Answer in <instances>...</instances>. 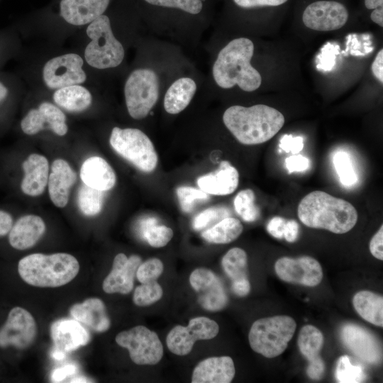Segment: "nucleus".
Wrapping results in <instances>:
<instances>
[{
  "instance_id": "f257e3e1",
  "label": "nucleus",
  "mask_w": 383,
  "mask_h": 383,
  "mask_svg": "<svg viewBox=\"0 0 383 383\" xmlns=\"http://www.w3.org/2000/svg\"><path fill=\"white\" fill-rule=\"evenodd\" d=\"M223 121L239 143L252 145L272 138L282 128L285 119L280 111L265 104L250 107L234 105L224 111Z\"/></svg>"
},
{
  "instance_id": "f03ea898",
  "label": "nucleus",
  "mask_w": 383,
  "mask_h": 383,
  "mask_svg": "<svg viewBox=\"0 0 383 383\" xmlns=\"http://www.w3.org/2000/svg\"><path fill=\"white\" fill-rule=\"evenodd\" d=\"M297 214L307 227L337 234L350 231L357 221V212L348 201L323 191H313L299 202Z\"/></svg>"
},
{
  "instance_id": "7ed1b4c3",
  "label": "nucleus",
  "mask_w": 383,
  "mask_h": 383,
  "mask_svg": "<svg viewBox=\"0 0 383 383\" xmlns=\"http://www.w3.org/2000/svg\"><path fill=\"white\" fill-rule=\"evenodd\" d=\"M253 53V43L243 37L232 40L222 48L212 68L213 77L218 86L230 89L237 84L248 92L257 89L262 77L250 64Z\"/></svg>"
},
{
  "instance_id": "20e7f679",
  "label": "nucleus",
  "mask_w": 383,
  "mask_h": 383,
  "mask_svg": "<svg viewBox=\"0 0 383 383\" xmlns=\"http://www.w3.org/2000/svg\"><path fill=\"white\" fill-rule=\"evenodd\" d=\"M79 264L72 255L34 253L18 262V271L27 284L38 287H58L71 282L78 274Z\"/></svg>"
},
{
  "instance_id": "39448f33",
  "label": "nucleus",
  "mask_w": 383,
  "mask_h": 383,
  "mask_svg": "<svg viewBox=\"0 0 383 383\" xmlns=\"http://www.w3.org/2000/svg\"><path fill=\"white\" fill-rule=\"evenodd\" d=\"M296 323L289 316H274L255 321L249 331V343L255 353L267 358L284 352L295 333Z\"/></svg>"
},
{
  "instance_id": "423d86ee",
  "label": "nucleus",
  "mask_w": 383,
  "mask_h": 383,
  "mask_svg": "<svg viewBox=\"0 0 383 383\" xmlns=\"http://www.w3.org/2000/svg\"><path fill=\"white\" fill-rule=\"evenodd\" d=\"M87 34L91 41L84 51L87 62L96 69H107L118 66L124 57L122 44L113 34L110 20L101 15L89 23Z\"/></svg>"
},
{
  "instance_id": "0eeeda50",
  "label": "nucleus",
  "mask_w": 383,
  "mask_h": 383,
  "mask_svg": "<svg viewBox=\"0 0 383 383\" xmlns=\"http://www.w3.org/2000/svg\"><path fill=\"white\" fill-rule=\"evenodd\" d=\"M111 148L123 158L143 172H152L158 157L153 143L138 128L114 127L109 138Z\"/></svg>"
},
{
  "instance_id": "6e6552de",
  "label": "nucleus",
  "mask_w": 383,
  "mask_h": 383,
  "mask_svg": "<svg viewBox=\"0 0 383 383\" xmlns=\"http://www.w3.org/2000/svg\"><path fill=\"white\" fill-rule=\"evenodd\" d=\"M159 79L151 69L140 68L128 76L124 87L126 104L134 119L145 118L159 98Z\"/></svg>"
},
{
  "instance_id": "1a4fd4ad",
  "label": "nucleus",
  "mask_w": 383,
  "mask_h": 383,
  "mask_svg": "<svg viewBox=\"0 0 383 383\" xmlns=\"http://www.w3.org/2000/svg\"><path fill=\"white\" fill-rule=\"evenodd\" d=\"M116 342L128 349L131 360L136 365H156L163 356V347L157 333L143 326L120 332Z\"/></svg>"
},
{
  "instance_id": "9d476101",
  "label": "nucleus",
  "mask_w": 383,
  "mask_h": 383,
  "mask_svg": "<svg viewBox=\"0 0 383 383\" xmlns=\"http://www.w3.org/2000/svg\"><path fill=\"white\" fill-rule=\"evenodd\" d=\"M219 331L218 323L205 316L190 319L187 326L177 325L168 333L166 343L172 353L184 356L189 354L198 340L215 338Z\"/></svg>"
},
{
  "instance_id": "9b49d317",
  "label": "nucleus",
  "mask_w": 383,
  "mask_h": 383,
  "mask_svg": "<svg viewBox=\"0 0 383 383\" xmlns=\"http://www.w3.org/2000/svg\"><path fill=\"white\" fill-rule=\"evenodd\" d=\"M82 65L83 60L74 53L55 57L44 65L43 80L52 89L82 84L87 79Z\"/></svg>"
},
{
  "instance_id": "f8f14e48",
  "label": "nucleus",
  "mask_w": 383,
  "mask_h": 383,
  "mask_svg": "<svg viewBox=\"0 0 383 383\" xmlns=\"http://www.w3.org/2000/svg\"><path fill=\"white\" fill-rule=\"evenodd\" d=\"M36 334L37 327L33 316L21 307H14L0 328V348L13 346L25 349L33 343Z\"/></svg>"
},
{
  "instance_id": "ddd939ff",
  "label": "nucleus",
  "mask_w": 383,
  "mask_h": 383,
  "mask_svg": "<svg viewBox=\"0 0 383 383\" xmlns=\"http://www.w3.org/2000/svg\"><path fill=\"white\" fill-rule=\"evenodd\" d=\"M274 270L284 282L306 287H316L323 279L321 265L310 256L280 257L274 264Z\"/></svg>"
},
{
  "instance_id": "4468645a",
  "label": "nucleus",
  "mask_w": 383,
  "mask_h": 383,
  "mask_svg": "<svg viewBox=\"0 0 383 383\" xmlns=\"http://www.w3.org/2000/svg\"><path fill=\"white\" fill-rule=\"evenodd\" d=\"M189 282L198 293V303L204 309L218 311L228 304L223 285L214 272L206 268H197L190 274Z\"/></svg>"
},
{
  "instance_id": "2eb2a0df",
  "label": "nucleus",
  "mask_w": 383,
  "mask_h": 383,
  "mask_svg": "<svg viewBox=\"0 0 383 383\" xmlns=\"http://www.w3.org/2000/svg\"><path fill=\"white\" fill-rule=\"evenodd\" d=\"M348 12L345 6L337 1H318L309 4L302 16L304 24L318 31L340 29L347 22Z\"/></svg>"
},
{
  "instance_id": "dca6fc26",
  "label": "nucleus",
  "mask_w": 383,
  "mask_h": 383,
  "mask_svg": "<svg viewBox=\"0 0 383 383\" xmlns=\"http://www.w3.org/2000/svg\"><path fill=\"white\" fill-rule=\"evenodd\" d=\"M24 133L35 135L44 129H50L60 136L68 130L64 113L50 102H43L38 109L29 111L21 122Z\"/></svg>"
},
{
  "instance_id": "f3484780",
  "label": "nucleus",
  "mask_w": 383,
  "mask_h": 383,
  "mask_svg": "<svg viewBox=\"0 0 383 383\" xmlns=\"http://www.w3.org/2000/svg\"><path fill=\"white\" fill-rule=\"evenodd\" d=\"M340 337L345 345L363 361L376 364L382 360L379 343L365 328L353 323L345 324L341 328Z\"/></svg>"
},
{
  "instance_id": "a211bd4d",
  "label": "nucleus",
  "mask_w": 383,
  "mask_h": 383,
  "mask_svg": "<svg viewBox=\"0 0 383 383\" xmlns=\"http://www.w3.org/2000/svg\"><path fill=\"white\" fill-rule=\"evenodd\" d=\"M140 257L133 255L129 257L118 253L113 259L112 269L103 282V289L106 293L127 294L133 288L136 271L141 264Z\"/></svg>"
},
{
  "instance_id": "6ab92c4d",
  "label": "nucleus",
  "mask_w": 383,
  "mask_h": 383,
  "mask_svg": "<svg viewBox=\"0 0 383 383\" xmlns=\"http://www.w3.org/2000/svg\"><path fill=\"white\" fill-rule=\"evenodd\" d=\"M235 369L229 356L211 357L201 361L193 370L192 383H229Z\"/></svg>"
},
{
  "instance_id": "aec40b11",
  "label": "nucleus",
  "mask_w": 383,
  "mask_h": 383,
  "mask_svg": "<svg viewBox=\"0 0 383 383\" xmlns=\"http://www.w3.org/2000/svg\"><path fill=\"white\" fill-rule=\"evenodd\" d=\"M55 348L65 353L71 352L89 341L88 331L75 319H60L50 327Z\"/></svg>"
},
{
  "instance_id": "412c9836",
  "label": "nucleus",
  "mask_w": 383,
  "mask_h": 383,
  "mask_svg": "<svg viewBox=\"0 0 383 383\" xmlns=\"http://www.w3.org/2000/svg\"><path fill=\"white\" fill-rule=\"evenodd\" d=\"M110 0H61V16L70 24L90 23L106 10Z\"/></svg>"
},
{
  "instance_id": "4be33fe9",
  "label": "nucleus",
  "mask_w": 383,
  "mask_h": 383,
  "mask_svg": "<svg viewBox=\"0 0 383 383\" xmlns=\"http://www.w3.org/2000/svg\"><path fill=\"white\" fill-rule=\"evenodd\" d=\"M77 181V174L67 162L55 160L48 177V192L51 201L57 207H65L69 201L70 190Z\"/></svg>"
},
{
  "instance_id": "5701e85b",
  "label": "nucleus",
  "mask_w": 383,
  "mask_h": 383,
  "mask_svg": "<svg viewBox=\"0 0 383 383\" xmlns=\"http://www.w3.org/2000/svg\"><path fill=\"white\" fill-rule=\"evenodd\" d=\"M197 184L207 194L223 196L232 194L239 183L238 170L228 161H221L217 170L199 177Z\"/></svg>"
},
{
  "instance_id": "b1692460",
  "label": "nucleus",
  "mask_w": 383,
  "mask_h": 383,
  "mask_svg": "<svg viewBox=\"0 0 383 383\" xmlns=\"http://www.w3.org/2000/svg\"><path fill=\"white\" fill-rule=\"evenodd\" d=\"M24 177L21 184L22 192L31 196L43 194L48 184L49 164L47 158L39 154H31L23 162Z\"/></svg>"
},
{
  "instance_id": "393cba45",
  "label": "nucleus",
  "mask_w": 383,
  "mask_h": 383,
  "mask_svg": "<svg viewBox=\"0 0 383 383\" xmlns=\"http://www.w3.org/2000/svg\"><path fill=\"white\" fill-rule=\"evenodd\" d=\"M45 231V224L38 216L26 215L12 226L9 241L16 250H26L33 246Z\"/></svg>"
},
{
  "instance_id": "a878e982",
  "label": "nucleus",
  "mask_w": 383,
  "mask_h": 383,
  "mask_svg": "<svg viewBox=\"0 0 383 383\" xmlns=\"http://www.w3.org/2000/svg\"><path fill=\"white\" fill-rule=\"evenodd\" d=\"M80 178L84 184L103 192L112 189L116 181L113 168L104 158L98 156L89 157L83 162Z\"/></svg>"
},
{
  "instance_id": "bb28decb",
  "label": "nucleus",
  "mask_w": 383,
  "mask_h": 383,
  "mask_svg": "<svg viewBox=\"0 0 383 383\" xmlns=\"http://www.w3.org/2000/svg\"><path fill=\"white\" fill-rule=\"evenodd\" d=\"M70 314L96 332L107 331L111 325L104 302L98 298H89L70 309Z\"/></svg>"
},
{
  "instance_id": "cd10ccee",
  "label": "nucleus",
  "mask_w": 383,
  "mask_h": 383,
  "mask_svg": "<svg viewBox=\"0 0 383 383\" xmlns=\"http://www.w3.org/2000/svg\"><path fill=\"white\" fill-rule=\"evenodd\" d=\"M196 91V84L190 77L175 80L167 89L164 98V108L170 114H177L191 102Z\"/></svg>"
},
{
  "instance_id": "c85d7f7f",
  "label": "nucleus",
  "mask_w": 383,
  "mask_h": 383,
  "mask_svg": "<svg viewBox=\"0 0 383 383\" xmlns=\"http://www.w3.org/2000/svg\"><path fill=\"white\" fill-rule=\"evenodd\" d=\"M356 312L366 321L383 326V297L367 290L357 292L353 298Z\"/></svg>"
},
{
  "instance_id": "c756f323",
  "label": "nucleus",
  "mask_w": 383,
  "mask_h": 383,
  "mask_svg": "<svg viewBox=\"0 0 383 383\" xmlns=\"http://www.w3.org/2000/svg\"><path fill=\"white\" fill-rule=\"evenodd\" d=\"M52 98L60 107L73 113L86 110L92 101L90 92L79 84L57 89L54 92Z\"/></svg>"
},
{
  "instance_id": "7c9ffc66",
  "label": "nucleus",
  "mask_w": 383,
  "mask_h": 383,
  "mask_svg": "<svg viewBox=\"0 0 383 383\" xmlns=\"http://www.w3.org/2000/svg\"><path fill=\"white\" fill-rule=\"evenodd\" d=\"M243 230L241 222L233 217H226L204 231L202 238L209 243L227 244L236 240Z\"/></svg>"
},
{
  "instance_id": "2f4dec72",
  "label": "nucleus",
  "mask_w": 383,
  "mask_h": 383,
  "mask_svg": "<svg viewBox=\"0 0 383 383\" xmlns=\"http://www.w3.org/2000/svg\"><path fill=\"white\" fill-rule=\"evenodd\" d=\"M221 265L232 283L248 279V256L240 248L230 249L223 257Z\"/></svg>"
},
{
  "instance_id": "473e14b6",
  "label": "nucleus",
  "mask_w": 383,
  "mask_h": 383,
  "mask_svg": "<svg viewBox=\"0 0 383 383\" xmlns=\"http://www.w3.org/2000/svg\"><path fill=\"white\" fill-rule=\"evenodd\" d=\"M297 343L300 353L311 361L319 356L324 343L323 335L314 326L306 325L299 331Z\"/></svg>"
},
{
  "instance_id": "72a5a7b5",
  "label": "nucleus",
  "mask_w": 383,
  "mask_h": 383,
  "mask_svg": "<svg viewBox=\"0 0 383 383\" xmlns=\"http://www.w3.org/2000/svg\"><path fill=\"white\" fill-rule=\"evenodd\" d=\"M104 192L82 184L77 192V206L81 212L87 216H94L102 209Z\"/></svg>"
},
{
  "instance_id": "f704fd0d",
  "label": "nucleus",
  "mask_w": 383,
  "mask_h": 383,
  "mask_svg": "<svg viewBox=\"0 0 383 383\" xmlns=\"http://www.w3.org/2000/svg\"><path fill=\"white\" fill-rule=\"evenodd\" d=\"M255 201V193L250 189L240 191L234 199L235 210L245 222L255 221L260 216V209Z\"/></svg>"
},
{
  "instance_id": "c9c22d12",
  "label": "nucleus",
  "mask_w": 383,
  "mask_h": 383,
  "mask_svg": "<svg viewBox=\"0 0 383 383\" xmlns=\"http://www.w3.org/2000/svg\"><path fill=\"white\" fill-rule=\"evenodd\" d=\"M333 163L340 183L351 187L357 182V176L349 154L343 150L337 151L333 157Z\"/></svg>"
},
{
  "instance_id": "e433bc0d",
  "label": "nucleus",
  "mask_w": 383,
  "mask_h": 383,
  "mask_svg": "<svg viewBox=\"0 0 383 383\" xmlns=\"http://www.w3.org/2000/svg\"><path fill=\"white\" fill-rule=\"evenodd\" d=\"M335 377L338 382H361L365 378L363 368L360 365H354L347 355L340 357L335 369Z\"/></svg>"
},
{
  "instance_id": "4c0bfd02",
  "label": "nucleus",
  "mask_w": 383,
  "mask_h": 383,
  "mask_svg": "<svg viewBox=\"0 0 383 383\" xmlns=\"http://www.w3.org/2000/svg\"><path fill=\"white\" fill-rule=\"evenodd\" d=\"M162 294L161 286L156 281H152L138 286L134 291L133 300L138 306H146L159 301Z\"/></svg>"
},
{
  "instance_id": "58836bf2",
  "label": "nucleus",
  "mask_w": 383,
  "mask_h": 383,
  "mask_svg": "<svg viewBox=\"0 0 383 383\" xmlns=\"http://www.w3.org/2000/svg\"><path fill=\"white\" fill-rule=\"evenodd\" d=\"M230 216L231 211L227 207L224 206H211L204 210L194 217L192 221V227L196 231H200Z\"/></svg>"
},
{
  "instance_id": "ea45409f",
  "label": "nucleus",
  "mask_w": 383,
  "mask_h": 383,
  "mask_svg": "<svg viewBox=\"0 0 383 383\" xmlns=\"http://www.w3.org/2000/svg\"><path fill=\"white\" fill-rule=\"evenodd\" d=\"M176 194L181 209L184 213L192 212L197 201L208 200L209 199L206 192L191 187H177Z\"/></svg>"
},
{
  "instance_id": "a19ab883",
  "label": "nucleus",
  "mask_w": 383,
  "mask_h": 383,
  "mask_svg": "<svg viewBox=\"0 0 383 383\" xmlns=\"http://www.w3.org/2000/svg\"><path fill=\"white\" fill-rule=\"evenodd\" d=\"M142 236L153 248L165 246L173 237V231L165 226L152 225L142 233Z\"/></svg>"
},
{
  "instance_id": "79ce46f5",
  "label": "nucleus",
  "mask_w": 383,
  "mask_h": 383,
  "mask_svg": "<svg viewBox=\"0 0 383 383\" xmlns=\"http://www.w3.org/2000/svg\"><path fill=\"white\" fill-rule=\"evenodd\" d=\"M163 270L164 266L160 259L150 258L141 262L136 271V277L140 283L156 281Z\"/></svg>"
},
{
  "instance_id": "37998d69",
  "label": "nucleus",
  "mask_w": 383,
  "mask_h": 383,
  "mask_svg": "<svg viewBox=\"0 0 383 383\" xmlns=\"http://www.w3.org/2000/svg\"><path fill=\"white\" fill-rule=\"evenodd\" d=\"M147 3L159 6L181 9L191 14L199 13L203 7L201 0H145Z\"/></svg>"
},
{
  "instance_id": "c03bdc74",
  "label": "nucleus",
  "mask_w": 383,
  "mask_h": 383,
  "mask_svg": "<svg viewBox=\"0 0 383 383\" xmlns=\"http://www.w3.org/2000/svg\"><path fill=\"white\" fill-rule=\"evenodd\" d=\"M279 147L286 152H290L293 154H297L304 148L303 138L285 135L281 138Z\"/></svg>"
},
{
  "instance_id": "a18cd8bd",
  "label": "nucleus",
  "mask_w": 383,
  "mask_h": 383,
  "mask_svg": "<svg viewBox=\"0 0 383 383\" xmlns=\"http://www.w3.org/2000/svg\"><path fill=\"white\" fill-rule=\"evenodd\" d=\"M286 167L289 173L302 172L309 167V160L301 155H296L288 157L285 160Z\"/></svg>"
},
{
  "instance_id": "49530a36",
  "label": "nucleus",
  "mask_w": 383,
  "mask_h": 383,
  "mask_svg": "<svg viewBox=\"0 0 383 383\" xmlns=\"http://www.w3.org/2000/svg\"><path fill=\"white\" fill-rule=\"evenodd\" d=\"M370 251L377 259L383 260V226L373 235L370 242Z\"/></svg>"
},
{
  "instance_id": "de8ad7c7",
  "label": "nucleus",
  "mask_w": 383,
  "mask_h": 383,
  "mask_svg": "<svg viewBox=\"0 0 383 383\" xmlns=\"http://www.w3.org/2000/svg\"><path fill=\"white\" fill-rule=\"evenodd\" d=\"M286 220L280 216H274L270 219L267 225V232L274 238L282 239L284 238V229Z\"/></svg>"
},
{
  "instance_id": "09e8293b",
  "label": "nucleus",
  "mask_w": 383,
  "mask_h": 383,
  "mask_svg": "<svg viewBox=\"0 0 383 383\" xmlns=\"http://www.w3.org/2000/svg\"><path fill=\"white\" fill-rule=\"evenodd\" d=\"M239 6L243 8H253L258 6H277L283 4L288 0H233Z\"/></svg>"
},
{
  "instance_id": "8fccbe9b",
  "label": "nucleus",
  "mask_w": 383,
  "mask_h": 383,
  "mask_svg": "<svg viewBox=\"0 0 383 383\" xmlns=\"http://www.w3.org/2000/svg\"><path fill=\"white\" fill-rule=\"evenodd\" d=\"M324 363L323 360L318 356L309 361L306 372L308 376L312 379H320L324 373Z\"/></svg>"
},
{
  "instance_id": "3c124183",
  "label": "nucleus",
  "mask_w": 383,
  "mask_h": 383,
  "mask_svg": "<svg viewBox=\"0 0 383 383\" xmlns=\"http://www.w3.org/2000/svg\"><path fill=\"white\" fill-rule=\"evenodd\" d=\"M77 368L74 365H66L55 370L52 374L51 379L53 382H60L69 376L76 374Z\"/></svg>"
},
{
  "instance_id": "603ef678",
  "label": "nucleus",
  "mask_w": 383,
  "mask_h": 383,
  "mask_svg": "<svg viewBox=\"0 0 383 383\" xmlns=\"http://www.w3.org/2000/svg\"><path fill=\"white\" fill-rule=\"evenodd\" d=\"M299 226L294 220L286 221L284 229V238L289 243L295 242L299 236Z\"/></svg>"
},
{
  "instance_id": "864d4df0",
  "label": "nucleus",
  "mask_w": 383,
  "mask_h": 383,
  "mask_svg": "<svg viewBox=\"0 0 383 383\" xmlns=\"http://www.w3.org/2000/svg\"><path fill=\"white\" fill-rule=\"evenodd\" d=\"M372 71L374 77L383 83V50H380L377 54L372 64Z\"/></svg>"
},
{
  "instance_id": "5fc2aeb1",
  "label": "nucleus",
  "mask_w": 383,
  "mask_h": 383,
  "mask_svg": "<svg viewBox=\"0 0 383 383\" xmlns=\"http://www.w3.org/2000/svg\"><path fill=\"white\" fill-rule=\"evenodd\" d=\"M12 226L13 218L11 216L9 213L0 210V236L9 233Z\"/></svg>"
},
{
  "instance_id": "6e6d98bb",
  "label": "nucleus",
  "mask_w": 383,
  "mask_h": 383,
  "mask_svg": "<svg viewBox=\"0 0 383 383\" xmlns=\"http://www.w3.org/2000/svg\"><path fill=\"white\" fill-rule=\"evenodd\" d=\"M233 292L238 296H245L250 291V284L248 279L233 282L231 284Z\"/></svg>"
},
{
  "instance_id": "4d7b16f0",
  "label": "nucleus",
  "mask_w": 383,
  "mask_h": 383,
  "mask_svg": "<svg viewBox=\"0 0 383 383\" xmlns=\"http://www.w3.org/2000/svg\"><path fill=\"white\" fill-rule=\"evenodd\" d=\"M371 20L379 25L383 26V7L374 9L370 15Z\"/></svg>"
},
{
  "instance_id": "13d9d810",
  "label": "nucleus",
  "mask_w": 383,
  "mask_h": 383,
  "mask_svg": "<svg viewBox=\"0 0 383 383\" xmlns=\"http://www.w3.org/2000/svg\"><path fill=\"white\" fill-rule=\"evenodd\" d=\"M365 5L368 9H374L383 6V0H365Z\"/></svg>"
},
{
  "instance_id": "bf43d9fd",
  "label": "nucleus",
  "mask_w": 383,
  "mask_h": 383,
  "mask_svg": "<svg viewBox=\"0 0 383 383\" xmlns=\"http://www.w3.org/2000/svg\"><path fill=\"white\" fill-rule=\"evenodd\" d=\"M51 355H52V358H54L55 360H61L65 358V352L62 351V350L55 348L54 350H52V352Z\"/></svg>"
},
{
  "instance_id": "052dcab7",
  "label": "nucleus",
  "mask_w": 383,
  "mask_h": 383,
  "mask_svg": "<svg viewBox=\"0 0 383 383\" xmlns=\"http://www.w3.org/2000/svg\"><path fill=\"white\" fill-rule=\"evenodd\" d=\"M8 89L4 84L0 82V104L5 100L8 95Z\"/></svg>"
},
{
  "instance_id": "680f3d73",
  "label": "nucleus",
  "mask_w": 383,
  "mask_h": 383,
  "mask_svg": "<svg viewBox=\"0 0 383 383\" xmlns=\"http://www.w3.org/2000/svg\"><path fill=\"white\" fill-rule=\"evenodd\" d=\"M70 382H90V381L84 377H76L71 379Z\"/></svg>"
}]
</instances>
